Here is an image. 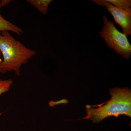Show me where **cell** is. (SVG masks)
<instances>
[{
    "instance_id": "6da1fadb",
    "label": "cell",
    "mask_w": 131,
    "mask_h": 131,
    "mask_svg": "<svg viewBox=\"0 0 131 131\" xmlns=\"http://www.w3.org/2000/svg\"><path fill=\"white\" fill-rule=\"evenodd\" d=\"M109 92L112 97L108 101L95 105H87V115L82 119L98 123L110 116L118 117L125 115L131 117V90L117 87L110 89Z\"/></svg>"
},
{
    "instance_id": "7a4b0ae2",
    "label": "cell",
    "mask_w": 131,
    "mask_h": 131,
    "mask_svg": "<svg viewBox=\"0 0 131 131\" xmlns=\"http://www.w3.org/2000/svg\"><path fill=\"white\" fill-rule=\"evenodd\" d=\"M0 51L3 58L0 73L13 71L17 76L20 75L22 65L37 54L36 51L26 47L7 31L0 34Z\"/></svg>"
},
{
    "instance_id": "3957f363",
    "label": "cell",
    "mask_w": 131,
    "mask_h": 131,
    "mask_svg": "<svg viewBox=\"0 0 131 131\" xmlns=\"http://www.w3.org/2000/svg\"><path fill=\"white\" fill-rule=\"evenodd\" d=\"M103 25L102 31L99 32L101 37L103 38L107 45L115 52L124 58L129 59L131 55V45L127 36L117 30L113 23L104 16Z\"/></svg>"
},
{
    "instance_id": "277c9868",
    "label": "cell",
    "mask_w": 131,
    "mask_h": 131,
    "mask_svg": "<svg viewBox=\"0 0 131 131\" xmlns=\"http://www.w3.org/2000/svg\"><path fill=\"white\" fill-rule=\"evenodd\" d=\"M90 1L98 6L105 7L112 15L115 24H118L122 27L123 33L127 36L131 35V11H126L115 7L105 0Z\"/></svg>"
},
{
    "instance_id": "5b68a950",
    "label": "cell",
    "mask_w": 131,
    "mask_h": 131,
    "mask_svg": "<svg viewBox=\"0 0 131 131\" xmlns=\"http://www.w3.org/2000/svg\"><path fill=\"white\" fill-rule=\"evenodd\" d=\"M12 1L10 0H0V34L3 31H12L18 35H21L24 33L23 30L16 25L8 21L1 14L2 7L8 5Z\"/></svg>"
},
{
    "instance_id": "8992f818",
    "label": "cell",
    "mask_w": 131,
    "mask_h": 131,
    "mask_svg": "<svg viewBox=\"0 0 131 131\" xmlns=\"http://www.w3.org/2000/svg\"><path fill=\"white\" fill-rule=\"evenodd\" d=\"M52 0H27L29 3L39 12L43 14L48 13L49 5L51 3Z\"/></svg>"
},
{
    "instance_id": "52a82bcc",
    "label": "cell",
    "mask_w": 131,
    "mask_h": 131,
    "mask_svg": "<svg viewBox=\"0 0 131 131\" xmlns=\"http://www.w3.org/2000/svg\"><path fill=\"white\" fill-rule=\"evenodd\" d=\"M115 7L126 11H131V0H105Z\"/></svg>"
},
{
    "instance_id": "ba28073f",
    "label": "cell",
    "mask_w": 131,
    "mask_h": 131,
    "mask_svg": "<svg viewBox=\"0 0 131 131\" xmlns=\"http://www.w3.org/2000/svg\"><path fill=\"white\" fill-rule=\"evenodd\" d=\"M13 83V82L12 79L5 80L0 79V96L9 91ZM2 114L0 113V115Z\"/></svg>"
},
{
    "instance_id": "9c48e42d",
    "label": "cell",
    "mask_w": 131,
    "mask_h": 131,
    "mask_svg": "<svg viewBox=\"0 0 131 131\" xmlns=\"http://www.w3.org/2000/svg\"><path fill=\"white\" fill-rule=\"evenodd\" d=\"M2 54L0 51V72H1V67L2 63V59L1 58Z\"/></svg>"
}]
</instances>
